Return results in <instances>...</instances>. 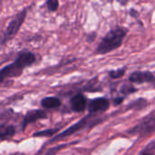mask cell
<instances>
[{
  "mask_svg": "<svg viewBox=\"0 0 155 155\" xmlns=\"http://www.w3.org/2000/svg\"><path fill=\"white\" fill-rule=\"evenodd\" d=\"M127 34L128 29L124 26L117 25L111 28L98 44L95 53L97 54H105L118 49L123 45Z\"/></svg>",
  "mask_w": 155,
  "mask_h": 155,
  "instance_id": "cell-1",
  "label": "cell"
},
{
  "mask_svg": "<svg viewBox=\"0 0 155 155\" xmlns=\"http://www.w3.org/2000/svg\"><path fill=\"white\" fill-rule=\"evenodd\" d=\"M104 121V118L102 117H95L94 115L93 114H89L88 116H85L84 117L83 119H81L79 122H77L76 124H74V125H72L70 128H68L67 130L64 131L62 134H58L57 136H55L52 142H54V141H57V140H61L63 138H65V137H68L81 130H84L87 127H90V126H95L99 124H101L102 122Z\"/></svg>",
  "mask_w": 155,
  "mask_h": 155,
  "instance_id": "cell-2",
  "label": "cell"
},
{
  "mask_svg": "<svg viewBox=\"0 0 155 155\" xmlns=\"http://www.w3.org/2000/svg\"><path fill=\"white\" fill-rule=\"evenodd\" d=\"M26 15H27V8H25L22 11H20L18 14H16L10 20V22L8 23V25L5 28V31L4 33V35H3V38L1 41L2 44L7 43L9 40L13 39L15 36V35L19 32L22 25L24 24Z\"/></svg>",
  "mask_w": 155,
  "mask_h": 155,
  "instance_id": "cell-3",
  "label": "cell"
},
{
  "mask_svg": "<svg viewBox=\"0 0 155 155\" xmlns=\"http://www.w3.org/2000/svg\"><path fill=\"white\" fill-rule=\"evenodd\" d=\"M155 132V114L143 118L137 125L131 129L128 134L132 135H146Z\"/></svg>",
  "mask_w": 155,
  "mask_h": 155,
  "instance_id": "cell-4",
  "label": "cell"
},
{
  "mask_svg": "<svg viewBox=\"0 0 155 155\" xmlns=\"http://www.w3.org/2000/svg\"><path fill=\"white\" fill-rule=\"evenodd\" d=\"M23 70H24V68L15 61L14 63L5 66L2 70H0V84L7 78L17 77V76L21 75L23 73Z\"/></svg>",
  "mask_w": 155,
  "mask_h": 155,
  "instance_id": "cell-5",
  "label": "cell"
},
{
  "mask_svg": "<svg viewBox=\"0 0 155 155\" xmlns=\"http://www.w3.org/2000/svg\"><path fill=\"white\" fill-rule=\"evenodd\" d=\"M109 108H110V101L105 97L94 98L91 100L88 104V111L91 114L99 112H106Z\"/></svg>",
  "mask_w": 155,
  "mask_h": 155,
  "instance_id": "cell-6",
  "label": "cell"
},
{
  "mask_svg": "<svg viewBox=\"0 0 155 155\" xmlns=\"http://www.w3.org/2000/svg\"><path fill=\"white\" fill-rule=\"evenodd\" d=\"M154 74L149 71H135L129 76V82L133 84H145L153 83Z\"/></svg>",
  "mask_w": 155,
  "mask_h": 155,
  "instance_id": "cell-7",
  "label": "cell"
},
{
  "mask_svg": "<svg viewBox=\"0 0 155 155\" xmlns=\"http://www.w3.org/2000/svg\"><path fill=\"white\" fill-rule=\"evenodd\" d=\"M70 104H71L72 110L74 112L81 113L85 110L86 105H87V100L84 94H78L74 95V97H72Z\"/></svg>",
  "mask_w": 155,
  "mask_h": 155,
  "instance_id": "cell-8",
  "label": "cell"
},
{
  "mask_svg": "<svg viewBox=\"0 0 155 155\" xmlns=\"http://www.w3.org/2000/svg\"><path fill=\"white\" fill-rule=\"evenodd\" d=\"M47 115L45 114V112L42 111V110H34V111H30L26 114V115L24 118V122H23V129H25L29 124H32L39 119H45L46 118Z\"/></svg>",
  "mask_w": 155,
  "mask_h": 155,
  "instance_id": "cell-9",
  "label": "cell"
},
{
  "mask_svg": "<svg viewBox=\"0 0 155 155\" xmlns=\"http://www.w3.org/2000/svg\"><path fill=\"white\" fill-rule=\"evenodd\" d=\"M15 61L17 62L25 69V67L32 65L35 62V55L31 52H23L16 57Z\"/></svg>",
  "mask_w": 155,
  "mask_h": 155,
  "instance_id": "cell-10",
  "label": "cell"
},
{
  "mask_svg": "<svg viewBox=\"0 0 155 155\" xmlns=\"http://www.w3.org/2000/svg\"><path fill=\"white\" fill-rule=\"evenodd\" d=\"M41 105L44 108L46 109H53V108H57L61 105V101L60 99H58L57 97H45L44 99H42L41 101Z\"/></svg>",
  "mask_w": 155,
  "mask_h": 155,
  "instance_id": "cell-11",
  "label": "cell"
},
{
  "mask_svg": "<svg viewBox=\"0 0 155 155\" xmlns=\"http://www.w3.org/2000/svg\"><path fill=\"white\" fill-rule=\"evenodd\" d=\"M147 105H148V102H147L146 99H144V98H139V99H137V100H135L134 102H131L128 104L126 110L127 111H130V110H133V111H140V110L144 109Z\"/></svg>",
  "mask_w": 155,
  "mask_h": 155,
  "instance_id": "cell-12",
  "label": "cell"
},
{
  "mask_svg": "<svg viewBox=\"0 0 155 155\" xmlns=\"http://www.w3.org/2000/svg\"><path fill=\"white\" fill-rule=\"evenodd\" d=\"M15 134V128L13 126L0 125V139L5 138Z\"/></svg>",
  "mask_w": 155,
  "mask_h": 155,
  "instance_id": "cell-13",
  "label": "cell"
},
{
  "mask_svg": "<svg viewBox=\"0 0 155 155\" xmlns=\"http://www.w3.org/2000/svg\"><path fill=\"white\" fill-rule=\"evenodd\" d=\"M126 72V67H123V68H119V69H115V70H111L108 72V75L112 78V79H119L122 78Z\"/></svg>",
  "mask_w": 155,
  "mask_h": 155,
  "instance_id": "cell-14",
  "label": "cell"
},
{
  "mask_svg": "<svg viewBox=\"0 0 155 155\" xmlns=\"http://www.w3.org/2000/svg\"><path fill=\"white\" fill-rule=\"evenodd\" d=\"M120 92L124 95H129V94H132L137 92V89L133 84H124L121 87Z\"/></svg>",
  "mask_w": 155,
  "mask_h": 155,
  "instance_id": "cell-15",
  "label": "cell"
},
{
  "mask_svg": "<svg viewBox=\"0 0 155 155\" xmlns=\"http://www.w3.org/2000/svg\"><path fill=\"white\" fill-rule=\"evenodd\" d=\"M59 131V129H48L45 131H42V132H37L34 134V137H48V136H52L54 134H56Z\"/></svg>",
  "mask_w": 155,
  "mask_h": 155,
  "instance_id": "cell-16",
  "label": "cell"
},
{
  "mask_svg": "<svg viewBox=\"0 0 155 155\" xmlns=\"http://www.w3.org/2000/svg\"><path fill=\"white\" fill-rule=\"evenodd\" d=\"M47 8L51 12H55L59 7V0H46Z\"/></svg>",
  "mask_w": 155,
  "mask_h": 155,
  "instance_id": "cell-17",
  "label": "cell"
},
{
  "mask_svg": "<svg viewBox=\"0 0 155 155\" xmlns=\"http://www.w3.org/2000/svg\"><path fill=\"white\" fill-rule=\"evenodd\" d=\"M129 14H130V15H131L133 18L139 20L140 14H139V12H138L136 9H134V8H131V9H130V11H129Z\"/></svg>",
  "mask_w": 155,
  "mask_h": 155,
  "instance_id": "cell-18",
  "label": "cell"
},
{
  "mask_svg": "<svg viewBox=\"0 0 155 155\" xmlns=\"http://www.w3.org/2000/svg\"><path fill=\"white\" fill-rule=\"evenodd\" d=\"M95 38H96V33H94V32L88 34L87 36H86V40H87L88 43H93L95 40Z\"/></svg>",
  "mask_w": 155,
  "mask_h": 155,
  "instance_id": "cell-19",
  "label": "cell"
},
{
  "mask_svg": "<svg viewBox=\"0 0 155 155\" xmlns=\"http://www.w3.org/2000/svg\"><path fill=\"white\" fill-rule=\"evenodd\" d=\"M123 102H124V97H116V98H114V99L113 104H114V105L117 106V105L122 104H123Z\"/></svg>",
  "mask_w": 155,
  "mask_h": 155,
  "instance_id": "cell-20",
  "label": "cell"
},
{
  "mask_svg": "<svg viewBox=\"0 0 155 155\" xmlns=\"http://www.w3.org/2000/svg\"><path fill=\"white\" fill-rule=\"evenodd\" d=\"M154 74V78H153V83H152V84H153V87H154V88H155V73H154V74Z\"/></svg>",
  "mask_w": 155,
  "mask_h": 155,
  "instance_id": "cell-21",
  "label": "cell"
},
{
  "mask_svg": "<svg viewBox=\"0 0 155 155\" xmlns=\"http://www.w3.org/2000/svg\"><path fill=\"white\" fill-rule=\"evenodd\" d=\"M141 155H151V154H149V153H143V154H141Z\"/></svg>",
  "mask_w": 155,
  "mask_h": 155,
  "instance_id": "cell-22",
  "label": "cell"
}]
</instances>
